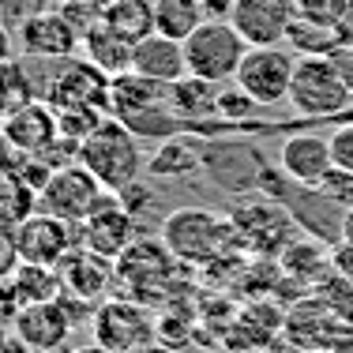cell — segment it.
Here are the masks:
<instances>
[{
  "label": "cell",
  "instance_id": "42",
  "mask_svg": "<svg viewBox=\"0 0 353 353\" xmlns=\"http://www.w3.org/2000/svg\"><path fill=\"white\" fill-rule=\"evenodd\" d=\"M27 353H49V350H27Z\"/></svg>",
  "mask_w": 353,
  "mask_h": 353
},
{
  "label": "cell",
  "instance_id": "8",
  "mask_svg": "<svg viewBox=\"0 0 353 353\" xmlns=\"http://www.w3.org/2000/svg\"><path fill=\"white\" fill-rule=\"evenodd\" d=\"M105 192L109 188L87 170V165L75 162V165H61V170L49 173L38 199H41V211L64 218L68 225H79L94 214V207L105 199Z\"/></svg>",
  "mask_w": 353,
  "mask_h": 353
},
{
  "label": "cell",
  "instance_id": "7",
  "mask_svg": "<svg viewBox=\"0 0 353 353\" xmlns=\"http://www.w3.org/2000/svg\"><path fill=\"white\" fill-rule=\"evenodd\" d=\"M90 327H94V342H102L113 353H136L158 342V316L150 312V305H143L136 297L102 301L94 308Z\"/></svg>",
  "mask_w": 353,
  "mask_h": 353
},
{
  "label": "cell",
  "instance_id": "1",
  "mask_svg": "<svg viewBox=\"0 0 353 353\" xmlns=\"http://www.w3.org/2000/svg\"><path fill=\"white\" fill-rule=\"evenodd\" d=\"M162 241L181 263L207 267L222 259L230 248L245 245L241 230L230 214H218L211 207H176L162 218Z\"/></svg>",
  "mask_w": 353,
  "mask_h": 353
},
{
  "label": "cell",
  "instance_id": "13",
  "mask_svg": "<svg viewBox=\"0 0 353 353\" xmlns=\"http://www.w3.org/2000/svg\"><path fill=\"white\" fill-rule=\"evenodd\" d=\"M75 319L61 301H41V305H27L12 316V334L23 342V350H49L61 353L72 339Z\"/></svg>",
  "mask_w": 353,
  "mask_h": 353
},
{
  "label": "cell",
  "instance_id": "38",
  "mask_svg": "<svg viewBox=\"0 0 353 353\" xmlns=\"http://www.w3.org/2000/svg\"><path fill=\"white\" fill-rule=\"evenodd\" d=\"M339 241L342 245H353V207H346L339 218Z\"/></svg>",
  "mask_w": 353,
  "mask_h": 353
},
{
  "label": "cell",
  "instance_id": "33",
  "mask_svg": "<svg viewBox=\"0 0 353 353\" xmlns=\"http://www.w3.org/2000/svg\"><path fill=\"white\" fill-rule=\"evenodd\" d=\"M117 196H121V203L128 207V211L136 214V218H143V214L150 211V207H154V192H150L143 181H132L128 188H121Z\"/></svg>",
  "mask_w": 353,
  "mask_h": 353
},
{
  "label": "cell",
  "instance_id": "20",
  "mask_svg": "<svg viewBox=\"0 0 353 353\" xmlns=\"http://www.w3.org/2000/svg\"><path fill=\"white\" fill-rule=\"evenodd\" d=\"M222 83H211V79H199V75H184L170 87V109L184 121V128H196L203 121L218 117V102H222Z\"/></svg>",
  "mask_w": 353,
  "mask_h": 353
},
{
  "label": "cell",
  "instance_id": "30",
  "mask_svg": "<svg viewBox=\"0 0 353 353\" xmlns=\"http://www.w3.org/2000/svg\"><path fill=\"white\" fill-rule=\"evenodd\" d=\"M316 196L334 199V203H342V207H353V173H350V170H339V165H334V170L327 173L323 181H319Z\"/></svg>",
  "mask_w": 353,
  "mask_h": 353
},
{
  "label": "cell",
  "instance_id": "18",
  "mask_svg": "<svg viewBox=\"0 0 353 353\" xmlns=\"http://www.w3.org/2000/svg\"><path fill=\"white\" fill-rule=\"evenodd\" d=\"M132 72L150 75L158 83H173L188 75V57H184V41H176L170 34H147L143 41H136L132 49Z\"/></svg>",
  "mask_w": 353,
  "mask_h": 353
},
{
  "label": "cell",
  "instance_id": "14",
  "mask_svg": "<svg viewBox=\"0 0 353 353\" xmlns=\"http://www.w3.org/2000/svg\"><path fill=\"white\" fill-rule=\"evenodd\" d=\"M279 170L290 176L293 184L316 192L319 181L334 170L331 139L316 136V132H297V136H285L282 147H279Z\"/></svg>",
  "mask_w": 353,
  "mask_h": 353
},
{
  "label": "cell",
  "instance_id": "19",
  "mask_svg": "<svg viewBox=\"0 0 353 353\" xmlns=\"http://www.w3.org/2000/svg\"><path fill=\"white\" fill-rule=\"evenodd\" d=\"M158 105H170V83H158L139 72H124L109 79V117H132Z\"/></svg>",
  "mask_w": 353,
  "mask_h": 353
},
{
  "label": "cell",
  "instance_id": "6",
  "mask_svg": "<svg viewBox=\"0 0 353 353\" xmlns=\"http://www.w3.org/2000/svg\"><path fill=\"white\" fill-rule=\"evenodd\" d=\"M297 72V53L285 46H248L237 68V87L256 105H290V87Z\"/></svg>",
  "mask_w": 353,
  "mask_h": 353
},
{
  "label": "cell",
  "instance_id": "4",
  "mask_svg": "<svg viewBox=\"0 0 353 353\" xmlns=\"http://www.w3.org/2000/svg\"><path fill=\"white\" fill-rule=\"evenodd\" d=\"M176 263L181 259L165 248L162 237H136L117 259V282L124 285L128 297L143 301V305H165Z\"/></svg>",
  "mask_w": 353,
  "mask_h": 353
},
{
  "label": "cell",
  "instance_id": "24",
  "mask_svg": "<svg viewBox=\"0 0 353 353\" xmlns=\"http://www.w3.org/2000/svg\"><path fill=\"white\" fill-rule=\"evenodd\" d=\"M41 188L30 184L23 173H0V225L4 230H19L30 214L41 211Z\"/></svg>",
  "mask_w": 353,
  "mask_h": 353
},
{
  "label": "cell",
  "instance_id": "43",
  "mask_svg": "<svg viewBox=\"0 0 353 353\" xmlns=\"http://www.w3.org/2000/svg\"><path fill=\"white\" fill-rule=\"evenodd\" d=\"M248 353H259V350H248Z\"/></svg>",
  "mask_w": 353,
  "mask_h": 353
},
{
  "label": "cell",
  "instance_id": "2",
  "mask_svg": "<svg viewBox=\"0 0 353 353\" xmlns=\"http://www.w3.org/2000/svg\"><path fill=\"white\" fill-rule=\"evenodd\" d=\"M79 158L109 192L128 188L132 181H139V173L147 170V158L139 150V136H132L117 117H105L87 139L79 143Z\"/></svg>",
  "mask_w": 353,
  "mask_h": 353
},
{
  "label": "cell",
  "instance_id": "9",
  "mask_svg": "<svg viewBox=\"0 0 353 353\" xmlns=\"http://www.w3.org/2000/svg\"><path fill=\"white\" fill-rule=\"evenodd\" d=\"M75 241L117 263L124 256V248L136 241V214L121 203L117 192H105V199L94 207V214L75 225Z\"/></svg>",
  "mask_w": 353,
  "mask_h": 353
},
{
  "label": "cell",
  "instance_id": "12",
  "mask_svg": "<svg viewBox=\"0 0 353 353\" xmlns=\"http://www.w3.org/2000/svg\"><path fill=\"white\" fill-rule=\"evenodd\" d=\"M15 245H19L23 263H41V267H61V259L79 245L75 241V225H68L64 218L38 211L15 230Z\"/></svg>",
  "mask_w": 353,
  "mask_h": 353
},
{
  "label": "cell",
  "instance_id": "26",
  "mask_svg": "<svg viewBox=\"0 0 353 353\" xmlns=\"http://www.w3.org/2000/svg\"><path fill=\"white\" fill-rule=\"evenodd\" d=\"M102 23L136 46L147 34H154V0H113L102 8Z\"/></svg>",
  "mask_w": 353,
  "mask_h": 353
},
{
  "label": "cell",
  "instance_id": "36",
  "mask_svg": "<svg viewBox=\"0 0 353 353\" xmlns=\"http://www.w3.org/2000/svg\"><path fill=\"white\" fill-rule=\"evenodd\" d=\"M15 162H19V150L12 147V139H8L4 124H0V173H12Z\"/></svg>",
  "mask_w": 353,
  "mask_h": 353
},
{
  "label": "cell",
  "instance_id": "21",
  "mask_svg": "<svg viewBox=\"0 0 353 353\" xmlns=\"http://www.w3.org/2000/svg\"><path fill=\"white\" fill-rule=\"evenodd\" d=\"M207 165L203 158V143L181 136H170L154 147V154L147 158V173L158 176V181H184L188 173H199Z\"/></svg>",
  "mask_w": 353,
  "mask_h": 353
},
{
  "label": "cell",
  "instance_id": "40",
  "mask_svg": "<svg viewBox=\"0 0 353 353\" xmlns=\"http://www.w3.org/2000/svg\"><path fill=\"white\" fill-rule=\"evenodd\" d=\"M136 353H181V350H173V346H165V342H150V346H143Z\"/></svg>",
  "mask_w": 353,
  "mask_h": 353
},
{
  "label": "cell",
  "instance_id": "35",
  "mask_svg": "<svg viewBox=\"0 0 353 353\" xmlns=\"http://www.w3.org/2000/svg\"><path fill=\"white\" fill-rule=\"evenodd\" d=\"M331 61H334V68H339L342 75V83L350 87V94H353V41H346V46H339L331 53Z\"/></svg>",
  "mask_w": 353,
  "mask_h": 353
},
{
  "label": "cell",
  "instance_id": "39",
  "mask_svg": "<svg viewBox=\"0 0 353 353\" xmlns=\"http://www.w3.org/2000/svg\"><path fill=\"white\" fill-rule=\"evenodd\" d=\"M12 61V34H8V27H0V64Z\"/></svg>",
  "mask_w": 353,
  "mask_h": 353
},
{
  "label": "cell",
  "instance_id": "28",
  "mask_svg": "<svg viewBox=\"0 0 353 353\" xmlns=\"http://www.w3.org/2000/svg\"><path fill=\"white\" fill-rule=\"evenodd\" d=\"M30 98H38V87L34 79L27 75V68L15 61L0 64V117H8L12 109L27 105Z\"/></svg>",
  "mask_w": 353,
  "mask_h": 353
},
{
  "label": "cell",
  "instance_id": "5",
  "mask_svg": "<svg viewBox=\"0 0 353 353\" xmlns=\"http://www.w3.org/2000/svg\"><path fill=\"white\" fill-rule=\"evenodd\" d=\"M248 53V41L230 19H203L188 38H184V57H188V75L211 83L237 79V68Z\"/></svg>",
  "mask_w": 353,
  "mask_h": 353
},
{
  "label": "cell",
  "instance_id": "16",
  "mask_svg": "<svg viewBox=\"0 0 353 353\" xmlns=\"http://www.w3.org/2000/svg\"><path fill=\"white\" fill-rule=\"evenodd\" d=\"M57 271H61V279H64V293L83 297V301H90V305H98L117 282V263L113 259L98 256V252L83 248V245H75L68 256L61 259Z\"/></svg>",
  "mask_w": 353,
  "mask_h": 353
},
{
  "label": "cell",
  "instance_id": "34",
  "mask_svg": "<svg viewBox=\"0 0 353 353\" xmlns=\"http://www.w3.org/2000/svg\"><path fill=\"white\" fill-rule=\"evenodd\" d=\"M331 267L342 282H353V245H342L339 241V245L331 248Z\"/></svg>",
  "mask_w": 353,
  "mask_h": 353
},
{
  "label": "cell",
  "instance_id": "22",
  "mask_svg": "<svg viewBox=\"0 0 353 353\" xmlns=\"http://www.w3.org/2000/svg\"><path fill=\"white\" fill-rule=\"evenodd\" d=\"M132 41H124L117 30H109L102 19L90 23L87 30H83V53H87V61L94 64V68H102L109 79L113 75H124L132 72Z\"/></svg>",
  "mask_w": 353,
  "mask_h": 353
},
{
  "label": "cell",
  "instance_id": "41",
  "mask_svg": "<svg viewBox=\"0 0 353 353\" xmlns=\"http://www.w3.org/2000/svg\"><path fill=\"white\" fill-rule=\"evenodd\" d=\"M68 353H113V350H105L102 342H90V346H75V350H68Z\"/></svg>",
  "mask_w": 353,
  "mask_h": 353
},
{
  "label": "cell",
  "instance_id": "25",
  "mask_svg": "<svg viewBox=\"0 0 353 353\" xmlns=\"http://www.w3.org/2000/svg\"><path fill=\"white\" fill-rule=\"evenodd\" d=\"M12 285V297L19 308L27 305H41V301H61L64 293V279L57 267H41V263H23L19 271L8 279Z\"/></svg>",
  "mask_w": 353,
  "mask_h": 353
},
{
  "label": "cell",
  "instance_id": "29",
  "mask_svg": "<svg viewBox=\"0 0 353 353\" xmlns=\"http://www.w3.org/2000/svg\"><path fill=\"white\" fill-rule=\"evenodd\" d=\"M282 267L297 279H319V274L334 271L331 267V252H327L319 241H308V245H285V256H282Z\"/></svg>",
  "mask_w": 353,
  "mask_h": 353
},
{
  "label": "cell",
  "instance_id": "17",
  "mask_svg": "<svg viewBox=\"0 0 353 353\" xmlns=\"http://www.w3.org/2000/svg\"><path fill=\"white\" fill-rule=\"evenodd\" d=\"M19 46L30 57H49V61H64L79 46V30L68 23V12H38L27 15L19 27Z\"/></svg>",
  "mask_w": 353,
  "mask_h": 353
},
{
  "label": "cell",
  "instance_id": "11",
  "mask_svg": "<svg viewBox=\"0 0 353 353\" xmlns=\"http://www.w3.org/2000/svg\"><path fill=\"white\" fill-rule=\"evenodd\" d=\"M297 15V0H233L230 8V23L248 46H282Z\"/></svg>",
  "mask_w": 353,
  "mask_h": 353
},
{
  "label": "cell",
  "instance_id": "10",
  "mask_svg": "<svg viewBox=\"0 0 353 353\" xmlns=\"http://www.w3.org/2000/svg\"><path fill=\"white\" fill-rule=\"evenodd\" d=\"M46 98L53 109H72V105H102L109 113V75L94 68L90 61H64L61 68L46 79Z\"/></svg>",
  "mask_w": 353,
  "mask_h": 353
},
{
  "label": "cell",
  "instance_id": "31",
  "mask_svg": "<svg viewBox=\"0 0 353 353\" xmlns=\"http://www.w3.org/2000/svg\"><path fill=\"white\" fill-rule=\"evenodd\" d=\"M327 139H331V158H334V165L353 173V121H342Z\"/></svg>",
  "mask_w": 353,
  "mask_h": 353
},
{
  "label": "cell",
  "instance_id": "37",
  "mask_svg": "<svg viewBox=\"0 0 353 353\" xmlns=\"http://www.w3.org/2000/svg\"><path fill=\"white\" fill-rule=\"evenodd\" d=\"M334 23L353 34V0H334Z\"/></svg>",
  "mask_w": 353,
  "mask_h": 353
},
{
  "label": "cell",
  "instance_id": "32",
  "mask_svg": "<svg viewBox=\"0 0 353 353\" xmlns=\"http://www.w3.org/2000/svg\"><path fill=\"white\" fill-rule=\"evenodd\" d=\"M19 267H23V256H19V245H15V230L0 225V282H8Z\"/></svg>",
  "mask_w": 353,
  "mask_h": 353
},
{
  "label": "cell",
  "instance_id": "15",
  "mask_svg": "<svg viewBox=\"0 0 353 353\" xmlns=\"http://www.w3.org/2000/svg\"><path fill=\"white\" fill-rule=\"evenodd\" d=\"M8 139L19 154H41L46 147H53L61 139V124H57V109L46 98H30L27 105L12 109L8 117H0Z\"/></svg>",
  "mask_w": 353,
  "mask_h": 353
},
{
  "label": "cell",
  "instance_id": "23",
  "mask_svg": "<svg viewBox=\"0 0 353 353\" xmlns=\"http://www.w3.org/2000/svg\"><path fill=\"white\" fill-rule=\"evenodd\" d=\"M353 41V34L339 23H319V19H308V15H297L285 34V46L297 49L301 57H331L339 46Z\"/></svg>",
  "mask_w": 353,
  "mask_h": 353
},
{
  "label": "cell",
  "instance_id": "27",
  "mask_svg": "<svg viewBox=\"0 0 353 353\" xmlns=\"http://www.w3.org/2000/svg\"><path fill=\"white\" fill-rule=\"evenodd\" d=\"M203 19H211L203 0H154V30L184 41Z\"/></svg>",
  "mask_w": 353,
  "mask_h": 353
},
{
  "label": "cell",
  "instance_id": "3",
  "mask_svg": "<svg viewBox=\"0 0 353 353\" xmlns=\"http://www.w3.org/2000/svg\"><path fill=\"white\" fill-rule=\"evenodd\" d=\"M353 94L342 83L339 68L331 57H297V72H293L290 87V109L308 121H327V117L350 113Z\"/></svg>",
  "mask_w": 353,
  "mask_h": 353
}]
</instances>
